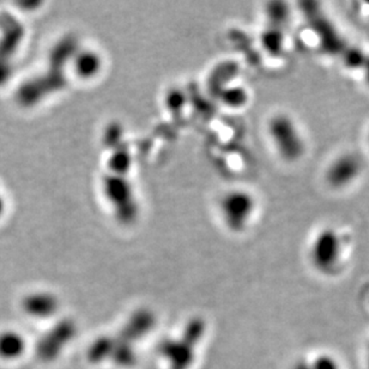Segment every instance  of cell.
Segmentation results:
<instances>
[{
	"label": "cell",
	"instance_id": "cell-1",
	"mask_svg": "<svg viewBox=\"0 0 369 369\" xmlns=\"http://www.w3.org/2000/svg\"><path fill=\"white\" fill-rule=\"evenodd\" d=\"M269 133L283 159L296 162L305 155V140L291 116L279 114L272 117L269 123Z\"/></svg>",
	"mask_w": 369,
	"mask_h": 369
},
{
	"label": "cell",
	"instance_id": "cell-7",
	"mask_svg": "<svg viewBox=\"0 0 369 369\" xmlns=\"http://www.w3.org/2000/svg\"><path fill=\"white\" fill-rule=\"evenodd\" d=\"M5 208V202H4V198H1L0 196V215L3 214V212H4Z\"/></svg>",
	"mask_w": 369,
	"mask_h": 369
},
{
	"label": "cell",
	"instance_id": "cell-9",
	"mask_svg": "<svg viewBox=\"0 0 369 369\" xmlns=\"http://www.w3.org/2000/svg\"><path fill=\"white\" fill-rule=\"evenodd\" d=\"M368 141H369V135H368Z\"/></svg>",
	"mask_w": 369,
	"mask_h": 369
},
{
	"label": "cell",
	"instance_id": "cell-8",
	"mask_svg": "<svg viewBox=\"0 0 369 369\" xmlns=\"http://www.w3.org/2000/svg\"><path fill=\"white\" fill-rule=\"evenodd\" d=\"M367 79H368V82H369V65H368V67H367Z\"/></svg>",
	"mask_w": 369,
	"mask_h": 369
},
{
	"label": "cell",
	"instance_id": "cell-4",
	"mask_svg": "<svg viewBox=\"0 0 369 369\" xmlns=\"http://www.w3.org/2000/svg\"><path fill=\"white\" fill-rule=\"evenodd\" d=\"M361 169V159L353 153H346L332 162L326 171V181L336 189L346 188L358 179Z\"/></svg>",
	"mask_w": 369,
	"mask_h": 369
},
{
	"label": "cell",
	"instance_id": "cell-5",
	"mask_svg": "<svg viewBox=\"0 0 369 369\" xmlns=\"http://www.w3.org/2000/svg\"><path fill=\"white\" fill-rule=\"evenodd\" d=\"M254 210V198L246 191H234L224 200V214L229 226L244 229Z\"/></svg>",
	"mask_w": 369,
	"mask_h": 369
},
{
	"label": "cell",
	"instance_id": "cell-6",
	"mask_svg": "<svg viewBox=\"0 0 369 369\" xmlns=\"http://www.w3.org/2000/svg\"><path fill=\"white\" fill-rule=\"evenodd\" d=\"M28 342L23 334L15 329L0 330V361L13 363L27 353Z\"/></svg>",
	"mask_w": 369,
	"mask_h": 369
},
{
	"label": "cell",
	"instance_id": "cell-2",
	"mask_svg": "<svg viewBox=\"0 0 369 369\" xmlns=\"http://www.w3.org/2000/svg\"><path fill=\"white\" fill-rule=\"evenodd\" d=\"M310 256L317 268H334L341 256V239L337 232L332 229H322L312 244Z\"/></svg>",
	"mask_w": 369,
	"mask_h": 369
},
{
	"label": "cell",
	"instance_id": "cell-3",
	"mask_svg": "<svg viewBox=\"0 0 369 369\" xmlns=\"http://www.w3.org/2000/svg\"><path fill=\"white\" fill-rule=\"evenodd\" d=\"M59 298L51 291H30L20 301V308L24 315L35 320L52 318L59 311Z\"/></svg>",
	"mask_w": 369,
	"mask_h": 369
}]
</instances>
